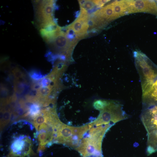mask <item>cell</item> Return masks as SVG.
Wrapping results in <instances>:
<instances>
[{
  "instance_id": "obj_1",
  "label": "cell",
  "mask_w": 157,
  "mask_h": 157,
  "mask_svg": "<svg viewBox=\"0 0 157 157\" xmlns=\"http://www.w3.org/2000/svg\"><path fill=\"white\" fill-rule=\"evenodd\" d=\"M6 157H26L36 155L32 149L31 138L24 134L13 137Z\"/></svg>"
},
{
  "instance_id": "obj_2",
  "label": "cell",
  "mask_w": 157,
  "mask_h": 157,
  "mask_svg": "<svg viewBox=\"0 0 157 157\" xmlns=\"http://www.w3.org/2000/svg\"><path fill=\"white\" fill-rule=\"evenodd\" d=\"M76 41H71L67 38L65 32L60 31L47 43L54 52L69 58Z\"/></svg>"
},
{
  "instance_id": "obj_3",
  "label": "cell",
  "mask_w": 157,
  "mask_h": 157,
  "mask_svg": "<svg viewBox=\"0 0 157 157\" xmlns=\"http://www.w3.org/2000/svg\"><path fill=\"white\" fill-rule=\"evenodd\" d=\"M34 2L36 20L38 25L53 21V1H35Z\"/></svg>"
},
{
  "instance_id": "obj_4",
  "label": "cell",
  "mask_w": 157,
  "mask_h": 157,
  "mask_svg": "<svg viewBox=\"0 0 157 157\" xmlns=\"http://www.w3.org/2000/svg\"><path fill=\"white\" fill-rule=\"evenodd\" d=\"M129 13H150L157 16V5L154 1H125Z\"/></svg>"
},
{
  "instance_id": "obj_5",
  "label": "cell",
  "mask_w": 157,
  "mask_h": 157,
  "mask_svg": "<svg viewBox=\"0 0 157 157\" xmlns=\"http://www.w3.org/2000/svg\"><path fill=\"white\" fill-rule=\"evenodd\" d=\"M89 16H79L68 27L71 28L75 34L77 39L85 35L89 27Z\"/></svg>"
},
{
  "instance_id": "obj_6",
  "label": "cell",
  "mask_w": 157,
  "mask_h": 157,
  "mask_svg": "<svg viewBox=\"0 0 157 157\" xmlns=\"http://www.w3.org/2000/svg\"><path fill=\"white\" fill-rule=\"evenodd\" d=\"M110 101L101 99L96 100L93 103V106L95 109L100 111L107 106L109 104Z\"/></svg>"
},
{
  "instance_id": "obj_7",
  "label": "cell",
  "mask_w": 157,
  "mask_h": 157,
  "mask_svg": "<svg viewBox=\"0 0 157 157\" xmlns=\"http://www.w3.org/2000/svg\"><path fill=\"white\" fill-rule=\"evenodd\" d=\"M81 8H83L86 11L92 9L96 5L93 0L79 1Z\"/></svg>"
},
{
  "instance_id": "obj_8",
  "label": "cell",
  "mask_w": 157,
  "mask_h": 157,
  "mask_svg": "<svg viewBox=\"0 0 157 157\" xmlns=\"http://www.w3.org/2000/svg\"><path fill=\"white\" fill-rule=\"evenodd\" d=\"M13 72L14 76L17 80L23 77L24 75L22 72L17 68H16L14 69L13 71Z\"/></svg>"
},
{
  "instance_id": "obj_9",
  "label": "cell",
  "mask_w": 157,
  "mask_h": 157,
  "mask_svg": "<svg viewBox=\"0 0 157 157\" xmlns=\"http://www.w3.org/2000/svg\"><path fill=\"white\" fill-rule=\"evenodd\" d=\"M109 1V0H93L95 5L99 7L103 6L105 3Z\"/></svg>"
},
{
  "instance_id": "obj_10",
  "label": "cell",
  "mask_w": 157,
  "mask_h": 157,
  "mask_svg": "<svg viewBox=\"0 0 157 157\" xmlns=\"http://www.w3.org/2000/svg\"><path fill=\"white\" fill-rule=\"evenodd\" d=\"M86 157H102V156H97L96 155H91Z\"/></svg>"
},
{
  "instance_id": "obj_11",
  "label": "cell",
  "mask_w": 157,
  "mask_h": 157,
  "mask_svg": "<svg viewBox=\"0 0 157 157\" xmlns=\"http://www.w3.org/2000/svg\"><path fill=\"white\" fill-rule=\"evenodd\" d=\"M156 3L157 5V1H156Z\"/></svg>"
}]
</instances>
